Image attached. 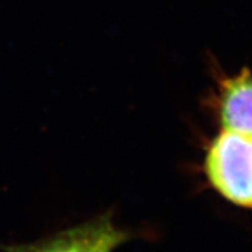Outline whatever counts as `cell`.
Segmentation results:
<instances>
[{
    "label": "cell",
    "instance_id": "6da1fadb",
    "mask_svg": "<svg viewBox=\"0 0 252 252\" xmlns=\"http://www.w3.org/2000/svg\"><path fill=\"white\" fill-rule=\"evenodd\" d=\"M203 173L222 198L252 209V136L221 130L206 148Z\"/></svg>",
    "mask_w": 252,
    "mask_h": 252
},
{
    "label": "cell",
    "instance_id": "7a4b0ae2",
    "mask_svg": "<svg viewBox=\"0 0 252 252\" xmlns=\"http://www.w3.org/2000/svg\"><path fill=\"white\" fill-rule=\"evenodd\" d=\"M130 237L129 232L113 222L111 214H103L36 242L0 245V250L4 252H113Z\"/></svg>",
    "mask_w": 252,
    "mask_h": 252
},
{
    "label": "cell",
    "instance_id": "3957f363",
    "mask_svg": "<svg viewBox=\"0 0 252 252\" xmlns=\"http://www.w3.org/2000/svg\"><path fill=\"white\" fill-rule=\"evenodd\" d=\"M214 110L220 129L252 136V73L245 68L219 80Z\"/></svg>",
    "mask_w": 252,
    "mask_h": 252
}]
</instances>
